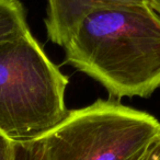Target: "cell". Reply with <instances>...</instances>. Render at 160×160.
I'll return each mask as SVG.
<instances>
[{
    "label": "cell",
    "mask_w": 160,
    "mask_h": 160,
    "mask_svg": "<svg viewBox=\"0 0 160 160\" xmlns=\"http://www.w3.org/2000/svg\"><path fill=\"white\" fill-rule=\"evenodd\" d=\"M62 47L66 62L111 99L149 98L160 88V17L149 5L93 10Z\"/></svg>",
    "instance_id": "cell-1"
},
{
    "label": "cell",
    "mask_w": 160,
    "mask_h": 160,
    "mask_svg": "<svg viewBox=\"0 0 160 160\" xmlns=\"http://www.w3.org/2000/svg\"><path fill=\"white\" fill-rule=\"evenodd\" d=\"M160 137V122L118 100L68 111L54 127L18 142L21 160H137Z\"/></svg>",
    "instance_id": "cell-2"
},
{
    "label": "cell",
    "mask_w": 160,
    "mask_h": 160,
    "mask_svg": "<svg viewBox=\"0 0 160 160\" xmlns=\"http://www.w3.org/2000/svg\"><path fill=\"white\" fill-rule=\"evenodd\" d=\"M67 76L31 32L0 45V131L22 142L54 127L68 113Z\"/></svg>",
    "instance_id": "cell-3"
},
{
    "label": "cell",
    "mask_w": 160,
    "mask_h": 160,
    "mask_svg": "<svg viewBox=\"0 0 160 160\" xmlns=\"http://www.w3.org/2000/svg\"><path fill=\"white\" fill-rule=\"evenodd\" d=\"M142 5H149L148 0H47V38L62 47L80 21L93 10L111 6Z\"/></svg>",
    "instance_id": "cell-4"
},
{
    "label": "cell",
    "mask_w": 160,
    "mask_h": 160,
    "mask_svg": "<svg viewBox=\"0 0 160 160\" xmlns=\"http://www.w3.org/2000/svg\"><path fill=\"white\" fill-rule=\"evenodd\" d=\"M29 32L27 13L20 0H0V45Z\"/></svg>",
    "instance_id": "cell-5"
},
{
    "label": "cell",
    "mask_w": 160,
    "mask_h": 160,
    "mask_svg": "<svg viewBox=\"0 0 160 160\" xmlns=\"http://www.w3.org/2000/svg\"><path fill=\"white\" fill-rule=\"evenodd\" d=\"M0 160H18V142L0 131Z\"/></svg>",
    "instance_id": "cell-6"
},
{
    "label": "cell",
    "mask_w": 160,
    "mask_h": 160,
    "mask_svg": "<svg viewBox=\"0 0 160 160\" xmlns=\"http://www.w3.org/2000/svg\"><path fill=\"white\" fill-rule=\"evenodd\" d=\"M137 160H160V137H158Z\"/></svg>",
    "instance_id": "cell-7"
},
{
    "label": "cell",
    "mask_w": 160,
    "mask_h": 160,
    "mask_svg": "<svg viewBox=\"0 0 160 160\" xmlns=\"http://www.w3.org/2000/svg\"><path fill=\"white\" fill-rule=\"evenodd\" d=\"M149 6L156 11V13L160 17V0H148Z\"/></svg>",
    "instance_id": "cell-8"
}]
</instances>
